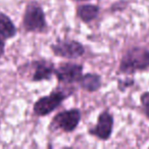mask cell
Returning a JSON list of instances; mask_svg holds the SVG:
<instances>
[{
    "label": "cell",
    "instance_id": "cell-1",
    "mask_svg": "<svg viewBox=\"0 0 149 149\" xmlns=\"http://www.w3.org/2000/svg\"><path fill=\"white\" fill-rule=\"evenodd\" d=\"M148 68L149 50L143 46H134L123 54L118 65V72L130 76Z\"/></svg>",
    "mask_w": 149,
    "mask_h": 149
},
{
    "label": "cell",
    "instance_id": "cell-2",
    "mask_svg": "<svg viewBox=\"0 0 149 149\" xmlns=\"http://www.w3.org/2000/svg\"><path fill=\"white\" fill-rule=\"evenodd\" d=\"M47 21L43 8L36 0L26 5L23 15V28L28 33H44L47 30Z\"/></svg>",
    "mask_w": 149,
    "mask_h": 149
},
{
    "label": "cell",
    "instance_id": "cell-3",
    "mask_svg": "<svg viewBox=\"0 0 149 149\" xmlns=\"http://www.w3.org/2000/svg\"><path fill=\"white\" fill-rule=\"evenodd\" d=\"M72 94V91L68 92L60 89H55L48 95L40 97L33 105V111L38 116H46L58 108L62 102Z\"/></svg>",
    "mask_w": 149,
    "mask_h": 149
},
{
    "label": "cell",
    "instance_id": "cell-4",
    "mask_svg": "<svg viewBox=\"0 0 149 149\" xmlns=\"http://www.w3.org/2000/svg\"><path fill=\"white\" fill-rule=\"evenodd\" d=\"M82 120V112L79 108H70L59 111L54 116L49 125V131H62L72 133L78 128Z\"/></svg>",
    "mask_w": 149,
    "mask_h": 149
},
{
    "label": "cell",
    "instance_id": "cell-5",
    "mask_svg": "<svg viewBox=\"0 0 149 149\" xmlns=\"http://www.w3.org/2000/svg\"><path fill=\"white\" fill-rule=\"evenodd\" d=\"M52 53L57 57L65 59H77L84 55L85 47L80 41L72 39L58 40L50 45Z\"/></svg>",
    "mask_w": 149,
    "mask_h": 149
},
{
    "label": "cell",
    "instance_id": "cell-6",
    "mask_svg": "<svg viewBox=\"0 0 149 149\" xmlns=\"http://www.w3.org/2000/svg\"><path fill=\"white\" fill-rule=\"evenodd\" d=\"M83 64L76 62H61L54 68V76L59 84L70 85L77 83L83 74Z\"/></svg>",
    "mask_w": 149,
    "mask_h": 149
},
{
    "label": "cell",
    "instance_id": "cell-7",
    "mask_svg": "<svg viewBox=\"0 0 149 149\" xmlns=\"http://www.w3.org/2000/svg\"><path fill=\"white\" fill-rule=\"evenodd\" d=\"M113 124L114 120L111 112L108 110H103L98 116L95 127L89 129L88 133L99 140L106 141L111 137Z\"/></svg>",
    "mask_w": 149,
    "mask_h": 149
},
{
    "label": "cell",
    "instance_id": "cell-8",
    "mask_svg": "<svg viewBox=\"0 0 149 149\" xmlns=\"http://www.w3.org/2000/svg\"><path fill=\"white\" fill-rule=\"evenodd\" d=\"M26 65L31 70V81L32 82H42L48 81L54 74L55 65L52 61L47 59H38L29 62Z\"/></svg>",
    "mask_w": 149,
    "mask_h": 149
},
{
    "label": "cell",
    "instance_id": "cell-9",
    "mask_svg": "<svg viewBox=\"0 0 149 149\" xmlns=\"http://www.w3.org/2000/svg\"><path fill=\"white\" fill-rule=\"evenodd\" d=\"M78 83L83 90L89 93H93L101 88L102 78L100 74H95V72H87L85 74H82Z\"/></svg>",
    "mask_w": 149,
    "mask_h": 149
},
{
    "label": "cell",
    "instance_id": "cell-10",
    "mask_svg": "<svg viewBox=\"0 0 149 149\" xmlns=\"http://www.w3.org/2000/svg\"><path fill=\"white\" fill-rule=\"evenodd\" d=\"M100 7L96 4H81L77 7V17L83 23H90L98 17Z\"/></svg>",
    "mask_w": 149,
    "mask_h": 149
},
{
    "label": "cell",
    "instance_id": "cell-11",
    "mask_svg": "<svg viewBox=\"0 0 149 149\" xmlns=\"http://www.w3.org/2000/svg\"><path fill=\"white\" fill-rule=\"evenodd\" d=\"M17 27L7 15L0 13V37L3 39H13L17 35Z\"/></svg>",
    "mask_w": 149,
    "mask_h": 149
},
{
    "label": "cell",
    "instance_id": "cell-12",
    "mask_svg": "<svg viewBox=\"0 0 149 149\" xmlns=\"http://www.w3.org/2000/svg\"><path fill=\"white\" fill-rule=\"evenodd\" d=\"M140 103L142 105L143 113L147 118H149V91L144 92L140 96Z\"/></svg>",
    "mask_w": 149,
    "mask_h": 149
},
{
    "label": "cell",
    "instance_id": "cell-13",
    "mask_svg": "<svg viewBox=\"0 0 149 149\" xmlns=\"http://www.w3.org/2000/svg\"><path fill=\"white\" fill-rule=\"evenodd\" d=\"M118 86L120 91H125L128 88L132 87L133 85L135 84V80L133 79H126V80H118Z\"/></svg>",
    "mask_w": 149,
    "mask_h": 149
},
{
    "label": "cell",
    "instance_id": "cell-14",
    "mask_svg": "<svg viewBox=\"0 0 149 149\" xmlns=\"http://www.w3.org/2000/svg\"><path fill=\"white\" fill-rule=\"evenodd\" d=\"M5 52V42L2 37H0V58L2 57Z\"/></svg>",
    "mask_w": 149,
    "mask_h": 149
},
{
    "label": "cell",
    "instance_id": "cell-15",
    "mask_svg": "<svg viewBox=\"0 0 149 149\" xmlns=\"http://www.w3.org/2000/svg\"><path fill=\"white\" fill-rule=\"evenodd\" d=\"M72 1H77V2H81V1H90V0H72Z\"/></svg>",
    "mask_w": 149,
    "mask_h": 149
},
{
    "label": "cell",
    "instance_id": "cell-16",
    "mask_svg": "<svg viewBox=\"0 0 149 149\" xmlns=\"http://www.w3.org/2000/svg\"><path fill=\"white\" fill-rule=\"evenodd\" d=\"M0 127H1V122H0Z\"/></svg>",
    "mask_w": 149,
    "mask_h": 149
}]
</instances>
